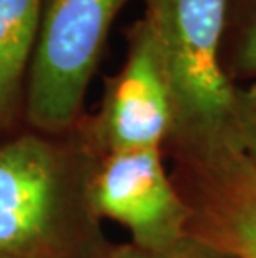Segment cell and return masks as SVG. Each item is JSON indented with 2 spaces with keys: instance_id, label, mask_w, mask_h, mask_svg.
Instances as JSON below:
<instances>
[{
  "instance_id": "obj_5",
  "label": "cell",
  "mask_w": 256,
  "mask_h": 258,
  "mask_svg": "<svg viewBox=\"0 0 256 258\" xmlns=\"http://www.w3.org/2000/svg\"><path fill=\"white\" fill-rule=\"evenodd\" d=\"M163 148L102 153L89 182L97 218H110L132 233V243L163 250L190 235V208L166 173Z\"/></svg>"
},
{
  "instance_id": "obj_9",
  "label": "cell",
  "mask_w": 256,
  "mask_h": 258,
  "mask_svg": "<svg viewBox=\"0 0 256 258\" xmlns=\"http://www.w3.org/2000/svg\"><path fill=\"white\" fill-rule=\"evenodd\" d=\"M92 258H231L225 255L215 246L200 240L193 235H188L180 243L163 250H150L135 243L127 245H107L102 251Z\"/></svg>"
},
{
  "instance_id": "obj_11",
  "label": "cell",
  "mask_w": 256,
  "mask_h": 258,
  "mask_svg": "<svg viewBox=\"0 0 256 258\" xmlns=\"http://www.w3.org/2000/svg\"><path fill=\"white\" fill-rule=\"evenodd\" d=\"M0 258H7V256H4V255H0Z\"/></svg>"
},
{
  "instance_id": "obj_1",
  "label": "cell",
  "mask_w": 256,
  "mask_h": 258,
  "mask_svg": "<svg viewBox=\"0 0 256 258\" xmlns=\"http://www.w3.org/2000/svg\"><path fill=\"white\" fill-rule=\"evenodd\" d=\"M100 155L70 157L35 135L0 145V255L92 258L105 248L89 202Z\"/></svg>"
},
{
  "instance_id": "obj_6",
  "label": "cell",
  "mask_w": 256,
  "mask_h": 258,
  "mask_svg": "<svg viewBox=\"0 0 256 258\" xmlns=\"http://www.w3.org/2000/svg\"><path fill=\"white\" fill-rule=\"evenodd\" d=\"M173 128V108L155 38L145 19L128 30V53L108 82L103 108L90 134L103 152L163 148Z\"/></svg>"
},
{
  "instance_id": "obj_3",
  "label": "cell",
  "mask_w": 256,
  "mask_h": 258,
  "mask_svg": "<svg viewBox=\"0 0 256 258\" xmlns=\"http://www.w3.org/2000/svg\"><path fill=\"white\" fill-rule=\"evenodd\" d=\"M128 0H40V24L32 60L27 115L48 134L78 120L117 14Z\"/></svg>"
},
{
  "instance_id": "obj_8",
  "label": "cell",
  "mask_w": 256,
  "mask_h": 258,
  "mask_svg": "<svg viewBox=\"0 0 256 258\" xmlns=\"http://www.w3.org/2000/svg\"><path fill=\"white\" fill-rule=\"evenodd\" d=\"M233 84L256 79V0H230L221 48Z\"/></svg>"
},
{
  "instance_id": "obj_10",
  "label": "cell",
  "mask_w": 256,
  "mask_h": 258,
  "mask_svg": "<svg viewBox=\"0 0 256 258\" xmlns=\"http://www.w3.org/2000/svg\"><path fill=\"white\" fill-rule=\"evenodd\" d=\"M228 135L256 165V85H238Z\"/></svg>"
},
{
  "instance_id": "obj_2",
  "label": "cell",
  "mask_w": 256,
  "mask_h": 258,
  "mask_svg": "<svg viewBox=\"0 0 256 258\" xmlns=\"http://www.w3.org/2000/svg\"><path fill=\"white\" fill-rule=\"evenodd\" d=\"M230 0H145L173 108L168 139L228 134L238 85L223 67Z\"/></svg>"
},
{
  "instance_id": "obj_7",
  "label": "cell",
  "mask_w": 256,
  "mask_h": 258,
  "mask_svg": "<svg viewBox=\"0 0 256 258\" xmlns=\"http://www.w3.org/2000/svg\"><path fill=\"white\" fill-rule=\"evenodd\" d=\"M39 24L40 0H0V125L17 103Z\"/></svg>"
},
{
  "instance_id": "obj_4",
  "label": "cell",
  "mask_w": 256,
  "mask_h": 258,
  "mask_svg": "<svg viewBox=\"0 0 256 258\" xmlns=\"http://www.w3.org/2000/svg\"><path fill=\"white\" fill-rule=\"evenodd\" d=\"M190 235L231 258H256V165L228 134L168 139Z\"/></svg>"
}]
</instances>
